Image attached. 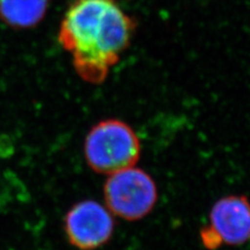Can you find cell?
<instances>
[{"label":"cell","mask_w":250,"mask_h":250,"mask_svg":"<svg viewBox=\"0 0 250 250\" xmlns=\"http://www.w3.org/2000/svg\"><path fill=\"white\" fill-rule=\"evenodd\" d=\"M200 239H201L202 244L205 245V247L208 248V250L217 249L222 245L221 241L219 240L217 234L210 229L208 225L200 230Z\"/></svg>","instance_id":"7"},{"label":"cell","mask_w":250,"mask_h":250,"mask_svg":"<svg viewBox=\"0 0 250 250\" xmlns=\"http://www.w3.org/2000/svg\"><path fill=\"white\" fill-rule=\"evenodd\" d=\"M65 232L69 243L80 250H96L112 239L114 216L96 200L75 203L65 217Z\"/></svg>","instance_id":"4"},{"label":"cell","mask_w":250,"mask_h":250,"mask_svg":"<svg viewBox=\"0 0 250 250\" xmlns=\"http://www.w3.org/2000/svg\"><path fill=\"white\" fill-rule=\"evenodd\" d=\"M135 27L112 0H76L62 21L59 42L72 56L77 74L100 83L127 48Z\"/></svg>","instance_id":"1"},{"label":"cell","mask_w":250,"mask_h":250,"mask_svg":"<svg viewBox=\"0 0 250 250\" xmlns=\"http://www.w3.org/2000/svg\"><path fill=\"white\" fill-rule=\"evenodd\" d=\"M104 203L113 216L139 221L149 215L158 202V187L152 176L136 166L107 175Z\"/></svg>","instance_id":"3"},{"label":"cell","mask_w":250,"mask_h":250,"mask_svg":"<svg viewBox=\"0 0 250 250\" xmlns=\"http://www.w3.org/2000/svg\"><path fill=\"white\" fill-rule=\"evenodd\" d=\"M83 153L94 172L111 175L136 166L141 155V142L127 123L106 119L94 125L88 132Z\"/></svg>","instance_id":"2"},{"label":"cell","mask_w":250,"mask_h":250,"mask_svg":"<svg viewBox=\"0 0 250 250\" xmlns=\"http://www.w3.org/2000/svg\"><path fill=\"white\" fill-rule=\"evenodd\" d=\"M50 0H0V18L13 27L37 25L48 9Z\"/></svg>","instance_id":"6"},{"label":"cell","mask_w":250,"mask_h":250,"mask_svg":"<svg viewBox=\"0 0 250 250\" xmlns=\"http://www.w3.org/2000/svg\"><path fill=\"white\" fill-rule=\"evenodd\" d=\"M208 218V226L222 244L240 246L250 240V201L244 195H229L217 200Z\"/></svg>","instance_id":"5"}]
</instances>
